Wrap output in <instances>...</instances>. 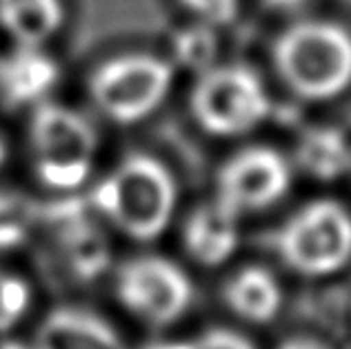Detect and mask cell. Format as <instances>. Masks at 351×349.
<instances>
[{
	"instance_id": "cell-1",
	"label": "cell",
	"mask_w": 351,
	"mask_h": 349,
	"mask_svg": "<svg viewBox=\"0 0 351 349\" xmlns=\"http://www.w3.org/2000/svg\"><path fill=\"white\" fill-rule=\"evenodd\" d=\"M176 200L178 187L167 165L147 154L127 156L91 191V207L138 243L156 241L169 227Z\"/></svg>"
},
{
	"instance_id": "cell-2",
	"label": "cell",
	"mask_w": 351,
	"mask_h": 349,
	"mask_svg": "<svg viewBox=\"0 0 351 349\" xmlns=\"http://www.w3.org/2000/svg\"><path fill=\"white\" fill-rule=\"evenodd\" d=\"M274 67L298 98H334L351 85V34L327 21L291 25L274 43Z\"/></svg>"
},
{
	"instance_id": "cell-3",
	"label": "cell",
	"mask_w": 351,
	"mask_h": 349,
	"mask_svg": "<svg viewBox=\"0 0 351 349\" xmlns=\"http://www.w3.org/2000/svg\"><path fill=\"white\" fill-rule=\"evenodd\" d=\"M276 252L300 276H331L351 263V214L336 200H313L280 227Z\"/></svg>"
},
{
	"instance_id": "cell-4",
	"label": "cell",
	"mask_w": 351,
	"mask_h": 349,
	"mask_svg": "<svg viewBox=\"0 0 351 349\" xmlns=\"http://www.w3.org/2000/svg\"><path fill=\"white\" fill-rule=\"evenodd\" d=\"M29 139L36 176L45 187L73 191L89 178L96 134L85 116L56 103H40L34 109Z\"/></svg>"
},
{
	"instance_id": "cell-5",
	"label": "cell",
	"mask_w": 351,
	"mask_h": 349,
	"mask_svg": "<svg viewBox=\"0 0 351 349\" xmlns=\"http://www.w3.org/2000/svg\"><path fill=\"white\" fill-rule=\"evenodd\" d=\"M271 103L258 73L243 65L209 67L191 91V114L211 136H243L261 125Z\"/></svg>"
},
{
	"instance_id": "cell-6",
	"label": "cell",
	"mask_w": 351,
	"mask_h": 349,
	"mask_svg": "<svg viewBox=\"0 0 351 349\" xmlns=\"http://www.w3.org/2000/svg\"><path fill=\"white\" fill-rule=\"evenodd\" d=\"M173 82V67L149 53H127L103 62L89 80L96 107L120 125L147 118L165 98Z\"/></svg>"
},
{
	"instance_id": "cell-7",
	"label": "cell",
	"mask_w": 351,
	"mask_h": 349,
	"mask_svg": "<svg viewBox=\"0 0 351 349\" xmlns=\"http://www.w3.org/2000/svg\"><path fill=\"white\" fill-rule=\"evenodd\" d=\"M116 296L138 320L152 327H169L189 311L193 282L173 261L141 256L118 269Z\"/></svg>"
},
{
	"instance_id": "cell-8",
	"label": "cell",
	"mask_w": 351,
	"mask_h": 349,
	"mask_svg": "<svg viewBox=\"0 0 351 349\" xmlns=\"http://www.w3.org/2000/svg\"><path fill=\"white\" fill-rule=\"evenodd\" d=\"M291 185L289 165L269 147H249L232 156L218 171L216 200L240 218L276 205Z\"/></svg>"
},
{
	"instance_id": "cell-9",
	"label": "cell",
	"mask_w": 351,
	"mask_h": 349,
	"mask_svg": "<svg viewBox=\"0 0 351 349\" xmlns=\"http://www.w3.org/2000/svg\"><path fill=\"white\" fill-rule=\"evenodd\" d=\"M238 216L218 200L198 207L184 223V250L202 267H220L238 250Z\"/></svg>"
},
{
	"instance_id": "cell-10",
	"label": "cell",
	"mask_w": 351,
	"mask_h": 349,
	"mask_svg": "<svg viewBox=\"0 0 351 349\" xmlns=\"http://www.w3.org/2000/svg\"><path fill=\"white\" fill-rule=\"evenodd\" d=\"M49 220L58 234L64 261L73 276L91 280L105 272L109 263V245L94 223L80 214L76 205H58L51 209Z\"/></svg>"
},
{
	"instance_id": "cell-11",
	"label": "cell",
	"mask_w": 351,
	"mask_h": 349,
	"mask_svg": "<svg viewBox=\"0 0 351 349\" xmlns=\"http://www.w3.org/2000/svg\"><path fill=\"white\" fill-rule=\"evenodd\" d=\"M36 349H127V345L100 316L78 307H60L43 320Z\"/></svg>"
},
{
	"instance_id": "cell-12",
	"label": "cell",
	"mask_w": 351,
	"mask_h": 349,
	"mask_svg": "<svg viewBox=\"0 0 351 349\" xmlns=\"http://www.w3.org/2000/svg\"><path fill=\"white\" fill-rule=\"evenodd\" d=\"M58 80V67L40 47L18 45L9 58L0 62V96L9 107L32 105L49 94Z\"/></svg>"
},
{
	"instance_id": "cell-13",
	"label": "cell",
	"mask_w": 351,
	"mask_h": 349,
	"mask_svg": "<svg viewBox=\"0 0 351 349\" xmlns=\"http://www.w3.org/2000/svg\"><path fill=\"white\" fill-rule=\"evenodd\" d=\"M223 296L227 307L238 318L254 325H265L280 314L282 287L274 274L261 265H247L227 280Z\"/></svg>"
},
{
	"instance_id": "cell-14",
	"label": "cell",
	"mask_w": 351,
	"mask_h": 349,
	"mask_svg": "<svg viewBox=\"0 0 351 349\" xmlns=\"http://www.w3.org/2000/svg\"><path fill=\"white\" fill-rule=\"evenodd\" d=\"M62 21L60 0H0V25L18 45L40 47Z\"/></svg>"
},
{
	"instance_id": "cell-15",
	"label": "cell",
	"mask_w": 351,
	"mask_h": 349,
	"mask_svg": "<svg viewBox=\"0 0 351 349\" xmlns=\"http://www.w3.org/2000/svg\"><path fill=\"white\" fill-rule=\"evenodd\" d=\"M298 163L316 178H334L351 163L345 139L334 130H313L298 145Z\"/></svg>"
},
{
	"instance_id": "cell-16",
	"label": "cell",
	"mask_w": 351,
	"mask_h": 349,
	"mask_svg": "<svg viewBox=\"0 0 351 349\" xmlns=\"http://www.w3.org/2000/svg\"><path fill=\"white\" fill-rule=\"evenodd\" d=\"M38 207L27 196L0 189V252L16 250L32 236Z\"/></svg>"
},
{
	"instance_id": "cell-17",
	"label": "cell",
	"mask_w": 351,
	"mask_h": 349,
	"mask_svg": "<svg viewBox=\"0 0 351 349\" xmlns=\"http://www.w3.org/2000/svg\"><path fill=\"white\" fill-rule=\"evenodd\" d=\"M32 307V287L21 276L0 272V334L14 329Z\"/></svg>"
},
{
	"instance_id": "cell-18",
	"label": "cell",
	"mask_w": 351,
	"mask_h": 349,
	"mask_svg": "<svg viewBox=\"0 0 351 349\" xmlns=\"http://www.w3.org/2000/svg\"><path fill=\"white\" fill-rule=\"evenodd\" d=\"M216 53V40L207 27H193L176 38V58L191 69L205 71Z\"/></svg>"
},
{
	"instance_id": "cell-19",
	"label": "cell",
	"mask_w": 351,
	"mask_h": 349,
	"mask_svg": "<svg viewBox=\"0 0 351 349\" xmlns=\"http://www.w3.org/2000/svg\"><path fill=\"white\" fill-rule=\"evenodd\" d=\"M149 349H256V345L247 336L232 332V329H207L200 336L191 341H178V343H158Z\"/></svg>"
},
{
	"instance_id": "cell-20",
	"label": "cell",
	"mask_w": 351,
	"mask_h": 349,
	"mask_svg": "<svg viewBox=\"0 0 351 349\" xmlns=\"http://www.w3.org/2000/svg\"><path fill=\"white\" fill-rule=\"evenodd\" d=\"M180 5L207 25H229L238 14V0H180Z\"/></svg>"
},
{
	"instance_id": "cell-21",
	"label": "cell",
	"mask_w": 351,
	"mask_h": 349,
	"mask_svg": "<svg viewBox=\"0 0 351 349\" xmlns=\"http://www.w3.org/2000/svg\"><path fill=\"white\" fill-rule=\"evenodd\" d=\"M278 349H327V347L311 341V338H289V341H285Z\"/></svg>"
},
{
	"instance_id": "cell-22",
	"label": "cell",
	"mask_w": 351,
	"mask_h": 349,
	"mask_svg": "<svg viewBox=\"0 0 351 349\" xmlns=\"http://www.w3.org/2000/svg\"><path fill=\"white\" fill-rule=\"evenodd\" d=\"M304 3H307V0H265L267 7L280 9V12H291V9H298Z\"/></svg>"
},
{
	"instance_id": "cell-23",
	"label": "cell",
	"mask_w": 351,
	"mask_h": 349,
	"mask_svg": "<svg viewBox=\"0 0 351 349\" xmlns=\"http://www.w3.org/2000/svg\"><path fill=\"white\" fill-rule=\"evenodd\" d=\"M0 349H29V347H25L23 343H14V341H7L0 345Z\"/></svg>"
},
{
	"instance_id": "cell-24",
	"label": "cell",
	"mask_w": 351,
	"mask_h": 349,
	"mask_svg": "<svg viewBox=\"0 0 351 349\" xmlns=\"http://www.w3.org/2000/svg\"><path fill=\"white\" fill-rule=\"evenodd\" d=\"M5 158H7V147H5V141L0 139V167L5 165Z\"/></svg>"
}]
</instances>
